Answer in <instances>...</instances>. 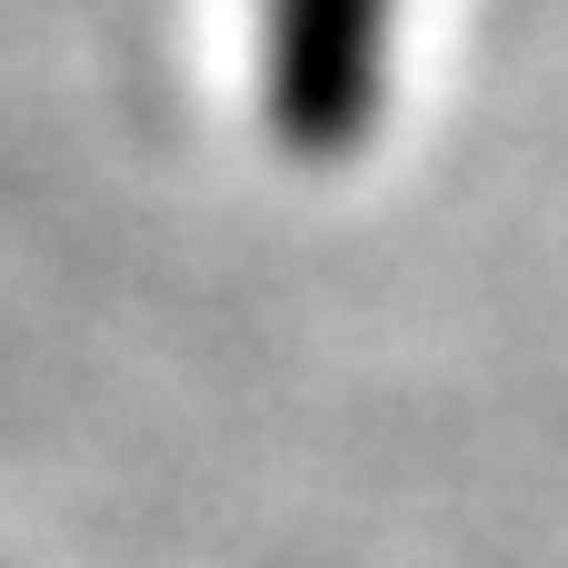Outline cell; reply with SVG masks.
Instances as JSON below:
<instances>
[{
    "label": "cell",
    "mask_w": 568,
    "mask_h": 568,
    "mask_svg": "<svg viewBox=\"0 0 568 568\" xmlns=\"http://www.w3.org/2000/svg\"><path fill=\"white\" fill-rule=\"evenodd\" d=\"M399 0H260V110L290 160H349L379 120Z\"/></svg>",
    "instance_id": "cell-1"
}]
</instances>
